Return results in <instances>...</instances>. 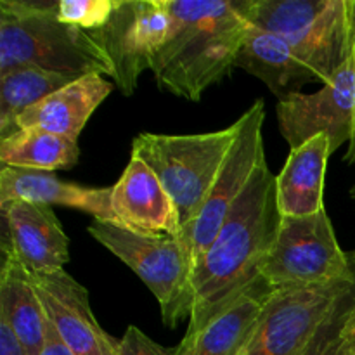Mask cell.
<instances>
[{"label": "cell", "instance_id": "cell-2", "mask_svg": "<svg viewBox=\"0 0 355 355\" xmlns=\"http://www.w3.org/2000/svg\"><path fill=\"white\" fill-rule=\"evenodd\" d=\"M175 30L151 71L162 90L198 103L234 68L250 23L239 0H165Z\"/></svg>", "mask_w": 355, "mask_h": 355}, {"label": "cell", "instance_id": "cell-29", "mask_svg": "<svg viewBox=\"0 0 355 355\" xmlns=\"http://www.w3.org/2000/svg\"><path fill=\"white\" fill-rule=\"evenodd\" d=\"M352 196L355 198V187L352 189ZM349 255H350V260H352V266H354V269H355V252L349 253Z\"/></svg>", "mask_w": 355, "mask_h": 355}, {"label": "cell", "instance_id": "cell-3", "mask_svg": "<svg viewBox=\"0 0 355 355\" xmlns=\"http://www.w3.org/2000/svg\"><path fill=\"white\" fill-rule=\"evenodd\" d=\"M23 66L75 78L114 76L99 42L82 28L61 23L55 2L0 0V75Z\"/></svg>", "mask_w": 355, "mask_h": 355}, {"label": "cell", "instance_id": "cell-9", "mask_svg": "<svg viewBox=\"0 0 355 355\" xmlns=\"http://www.w3.org/2000/svg\"><path fill=\"white\" fill-rule=\"evenodd\" d=\"M355 279L276 291L241 355H302Z\"/></svg>", "mask_w": 355, "mask_h": 355}, {"label": "cell", "instance_id": "cell-7", "mask_svg": "<svg viewBox=\"0 0 355 355\" xmlns=\"http://www.w3.org/2000/svg\"><path fill=\"white\" fill-rule=\"evenodd\" d=\"M236 123L238 134L222 163L214 186L208 191L203 207L179 236L189 252L193 266L214 241L229 211L248 187L255 170L267 162L263 146L266 103L255 101L236 120Z\"/></svg>", "mask_w": 355, "mask_h": 355}, {"label": "cell", "instance_id": "cell-28", "mask_svg": "<svg viewBox=\"0 0 355 355\" xmlns=\"http://www.w3.org/2000/svg\"><path fill=\"white\" fill-rule=\"evenodd\" d=\"M352 38H354V55H355V0H352ZM345 162L355 163V137L354 141L349 144V149H347Z\"/></svg>", "mask_w": 355, "mask_h": 355}, {"label": "cell", "instance_id": "cell-18", "mask_svg": "<svg viewBox=\"0 0 355 355\" xmlns=\"http://www.w3.org/2000/svg\"><path fill=\"white\" fill-rule=\"evenodd\" d=\"M234 68L245 69L262 80L279 101L300 94L305 83L318 80L283 37L253 24L246 30Z\"/></svg>", "mask_w": 355, "mask_h": 355}, {"label": "cell", "instance_id": "cell-24", "mask_svg": "<svg viewBox=\"0 0 355 355\" xmlns=\"http://www.w3.org/2000/svg\"><path fill=\"white\" fill-rule=\"evenodd\" d=\"M116 7L118 0H59L55 2V16L61 23L96 31L106 26Z\"/></svg>", "mask_w": 355, "mask_h": 355}, {"label": "cell", "instance_id": "cell-21", "mask_svg": "<svg viewBox=\"0 0 355 355\" xmlns=\"http://www.w3.org/2000/svg\"><path fill=\"white\" fill-rule=\"evenodd\" d=\"M75 80L78 78L33 66L0 75V141L16 134V120L24 111Z\"/></svg>", "mask_w": 355, "mask_h": 355}, {"label": "cell", "instance_id": "cell-16", "mask_svg": "<svg viewBox=\"0 0 355 355\" xmlns=\"http://www.w3.org/2000/svg\"><path fill=\"white\" fill-rule=\"evenodd\" d=\"M113 87L114 83L107 82L103 75L82 76L24 111L16 120V132L37 127L76 142L89 118Z\"/></svg>", "mask_w": 355, "mask_h": 355}, {"label": "cell", "instance_id": "cell-25", "mask_svg": "<svg viewBox=\"0 0 355 355\" xmlns=\"http://www.w3.org/2000/svg\"><path fill=\"white\" fill-rule=\"evenodd\" d=\"M118 355H175V349L162 347L137 326H128L118 343Z\"/></svg>", "mask_w": 355, "mask_h": 355}, {"label": "cell", "instance_id": "cell-5", "mask_svg": "<svg viewBox=\"0 0 355 355\" xmlns=\"http://www.w3.org/2000/svg\"><path fill=\"white\" fill-rule=\"evenodd\" d=\"M89 234L130 267L162 309L163 324L175 328L193 312V260L179 236L142 234L94 218Z\"/></svg>", "mask_w": 355, "mask_h": 355}, {"label": "cell", "instance_id": "cell-8", "mask_svg": "<svg viewBox=\"0 0 355 355\" xmlns=\"http://www.w3.org/2000/svg\"><path fill=\"white\" fill-rule=\"evenodd\" d=\"M173 30L175 17L165 0H118L106 26L89 33L113 62V83L128 97L142 73L153 68Z\"/></svg>", "mask_w": 355, "mask_h": 355}, {"label": "cell", "instance_id": "cell-15", "mask_svg": "<svg viewBox=\"0 0 355 355\" xmlns=\"http://www.w3.org/2000/svg\"><path fill=\"white\" fill-rule=\"evenodd\" d=\"M28 201L38 205H59L92 215L97 220L116 224L111 208V187H87L64 182L55 173L2 166L0 203Z\"/></svg>", "mask_w": 355, "mask_h": 355}, {"label": "cell", "instance_id": "cell-1", "mask_svg": "<svg viewBox=\"0 0 355 355\" xmlns=\"http://www.w3.org/2000/svg\"><path fill=\"white\" fill-rule=\"evenodd\" d=\"M276 175L263 162L248 187L225 217L191 274L193 312L187 329H194L225 300L259 276V263L279 231Z\"/></svg>", "mask_w": 355, "mask_h": 355}, {"label": "cell", "instance_id": "cell-10", "mask_svg": "<svg viewBox=\"0 0 355 355\" xmlns=\"http://www.w3.org/2000/svg\"><path fill=\"white\" fill-rule=\"evenodd\" d=\"M279 132L290 149L298 148L315 135H328L335 155L355 137V55L343 62L328 83L314 94H293L277 101Z\"/></svg>", "mask_w": 355, "mask_h": 355}, {"label": "cell", "instance_id": "cell-13", "mask_svg": "<svg viewBox=\"0 0 355 355\" xmlns=\"http://www.w3.org/2000/svg\"><path fill=\"white\" fill-rule=\"evenodd\" d=\"M2 252H9L30 272L64 269L69 260V239L49 205L28 201L0 203Z\"/></svg>", "mask_w": 355, "mask_h": 355}, {"label": "cell", "instance_id": "cell-23", "mask_svg": "<svg viewBox=\"0 0 355 355\" xmlns=\"http://www.w3.org/2000/svg\"><path fill=\"white\" fill-rule=\"evenodd\" d=\"M302 355H355V288L338 302Z\"/></svg>", "mask_w": 355, "mask_h": 355}, {"label": "cell", "instance_id": "cell-11", "mask_svg": "<svg viewBox=\"0 0 355 355\" xmlns=\"http://www.w3.org/2000/svg\"><path fill=\"white\" fill-rule=\"evenodd\" d=\"M49 321L73 355H118V340L94 315L89 291L64 269L30 272Z\"/></svg>", "mask_w": 355, "mask_h": 355}, {"label": "cell", "instance_id": "cell-12", "mask_svg": "<svg viewBox=\"0 0 355 355\" xmlns=\"http://www.w3.org/2000/svg\"><path fill=\"white\" fill-rule=\"evenodd\" d=\"M276 291L259 274L198 328L187 329L175 355H241Z\"/></svg>", "mask_w": 355, "mask_h": 355}, {"label": "cell", "instance_id": "cell-17", "mask_svg": "<svg viewBox=\"0 0 355 355\" xmlns=\"http://www.w3.org/2000/svg\"><path fill=\"white\" fill-rule=\"evenodd\" d=\"M331 155V142L324 134L290 149L276 175V200L283 217H309L324 210V177Z\"/></svg>", "mask_w": 355, "mask_h": 355}, {"label": "cell", "instance_id": "cell-6", "mask_svg": "<svg viewBox=\"0 0 355 355\" xmlns=\"http://www.w3.org/2000/svg\"><path fill=\"white\" fill-rule=\"evenodd\" d=\"M259 274L274 290H297L355 279L349 253L342 250L326 210L309 217H283Z\"/></svg>", "mask_w": 355, "mask_h": 355}, {"label": "cell", "instance_id": "cell-14", "mask_svg": "<svg viewBox=\"0 0 355 355\" xmlns=\"http://www.w3.org/2000/svg\"><path fill=\"white\" fill-rule=\"evenodd\" d=\"M116 225L142 234L180 236L179 211L158 177L144 162L130 156L118 182L111 187Z\"/></svg>", "mask_w": 355, "mask_h": 355}, {"label": "cell", "instance_id": "cell-27", "mask_svg": "<svg viewBox=\"0 0 355 355\" xmlns=\"http://www.w3.org/2000/svg\"><path fill=\"white\" fill-rule=\"evenodd\" d=\"M40 355H73L69 352L68 347L62 343L61 336L58 335L54 326L49 321V329H47V340H45V347L42 350Z\"/></svg>", "mask_w": 355, "mask_h": 355}, {"label": "cell", "instance_id": "cell-22", "mask_svg": "<svg viewBox=\"0 0 355 355\" xmlns=\"http://www.w3.org/2000/svg\"><path fill=\"white\" fill-rule=\"evenodd\" d=\"M329 0H239L250 24L291 38L314 23Z\"/></svg>", "mask_w": 355, "mask_h": 355}, {"label": "cell", "instance_id": "cell-26", "mask_svg": "<svg viewBox=\"0 0 355 355\" xmlns=\"http://www.w3.org/2000/svg\"><path fill=\"white\" fill-rule=\"evenodd\" d=\"M0 355H26L6 322L0 321Z\"/></svg>", "mask_w": 355, "mask_h": 355}, {"label": "cell", "instance_id": "cell-19", "mask_svg": "<svg viewBox=\"0 0 355 355\" xmlns=\"http://www.w3.org/2000/svg\"><path fill=\"white\" fill-rule=\"evenodd\" d=\"M0 321L9 326L24 354H42L47 340L49 318L30 270L9 252H2Z\"/></svg>", "mask_w": 355, "mask_h": 355}, {"label": "cell", "instance_id": "cell-20", "mask_svg": "<svg viewBox=\"0 0 355 355\" xmlns=\"http://www.w3.org/2000/svg\"><path fill=\"white\" fill-rule=\"evenodd\" d=\"M78 158V142L37 127L21 128L0 141L2 166L54 173L73 168Z\"/></svg>", "mask_w": 355, "mask_h": 355}, {"label": "cell", "instance_id": "cell-4", "mask_svg": "<svg viewBox=\"0 0 355 355\" xmlns=\"http://www.w3.org/2000/svg\"><path fill=\"white\" fill-rule=\"evenodd\" d=\"M238 134V123L217 132L165 135L142 132L132 142V156L158 177L179 211L182 229L203 207Z\"/></svg>", "mask_w": 355, "mask_h": 355}]
</instances>
